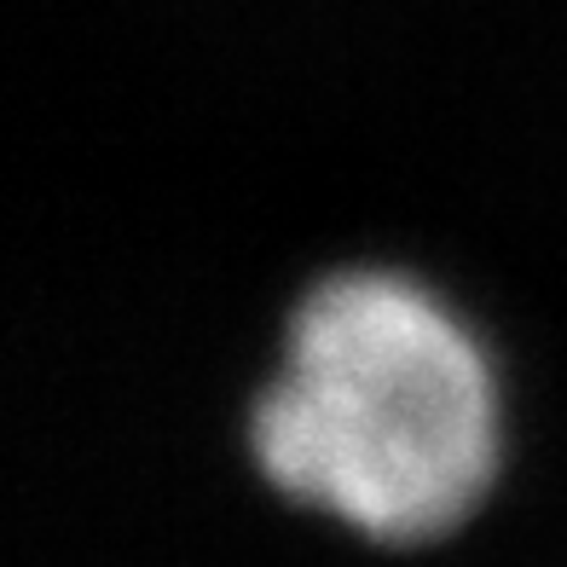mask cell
I'll list each match as a JSON object with an SVG mask.
<instances>
[{"label":"cell","instance_id":"1","mask_svg":"<svg viewBox=\"0 0 567 567\" xmlns=\"http://www.w3.org/2000/svg\"><path fill=\"white\" fill-rule=\"evenodd\" d=\"M249 446L290 498L411 545L481 504L498 470V394L446 307L405 278L348 272L301 301Z\"/></svg>","mask_w":567,"mask_h":567}]
</instances>
